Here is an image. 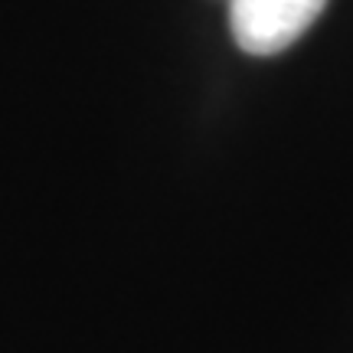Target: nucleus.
Returning a JSON list of instances; mask_svg holds the SVG:
<instances>
[{
    "label": "nucleus",
    "instance_id": "f257e3e1",
    "mask_svg": "<svg viewBox=\"0 0 353 353\" xmlns=\"http://www.w3.org/2000/svg\"><path fill=\"white\" fill-rule=\"evenodd\" d=\"M229 33L249 56H275L311 30L327 0H226Z\"/></svg>",
    "mask_w": 353,
    "mask_h": 353
}]
</instances>
